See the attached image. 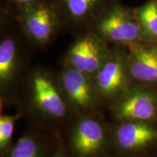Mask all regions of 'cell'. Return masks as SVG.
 Wrapping results in <instances>:
<instances>
[{"label": "cell", "mask_w": 157, "mask_h": 157, "mask_svg": "<svg viewBox=\"0 0 157 157\" xmlns=\"http://www.w3.org/2000/svg\"><path fill=\"white\" fill-rule=\"evenodd\" d=\"M18 7L20 23L25 34L37 44H48L63 21L56 2L37 0Z\"/></svg>", "instance_id": "1"}, {"label": "cell", "mask_w": 157, "mask_h": 157, "mask_svg": "<svg viewBox=\"0 0 157 157\" xmlns=\"http://www.w3.org/2000/svg\"><path fill=\"white\" fill-rule=\"evenodd\" d=\"M31 84L33 101L39 111L54 119H61L66 115L67 107L64 99L47 75L36 72Z\"/></svg>", "instance_id": "8"}, {"label": "cell", "mask_w": 157, "mask_h": 157, "mask_svg": "<svg viewBox=\"0 0 157 157\" xmlns=\"http://www.w3.org/2000/svg\"><path fill=\"white\" fill-rule=\"evenodd\" d=\"M115 138L122 150H140L157 140V128L150 121H122L117 128Z\"/></svg>", "instance_id": "10"}, {"label": "cell", "mask_w": 157, "mask_h": 157, "mask_svg": "<svg viewBox=\"0 0 157 157\" xmlns=\"http://www.w3.org/2000/svg\"><path fill=\"white\" fill-rule=\"evenodd\" d=\"M113 113L119 121H151L157 116L156 94L144 88H133L116 102Z\"/></svg>", "instance_id": "5"}, {"label": "cell", "mask_w": 157, "mask_h": 157, "mask_svg": "<svg viewBox=\"0 0 157 157\" xmlns=\"http://www.w3.org/2000/svg\"><path fill=\"white\" fill-rule=\"evenodd\" d=\"M40 146L34 136L25 135L18 139L9 157H39Z\"/></svg>", "instance_id": "14"}, {"label": "cell", "mask_w": 157, "mask_h": 157, "mask_svg": "<svg viewBox=\"0 0 157 157\" xmlns=\"http://www.w3.org/2000/svg\"><path fill=\"white\" fill-rule=\"evenodd\" d=\"M142 40L157 42V0H150L135 10Z\"/></svg>", "instance_id": "13"}, {"label": "cell", "mask_w": 157, "mask_h": 157, "mask_svg": "<svg viewBox=\"0 0 157 157\" xmlns=\"http://www.w3.org/2000/svg\"><path fill=\"white\" fill-rule=\"evenodd\" d=\"M98 95L108 101H118L128 91L129 74L127 56L121 51L111 52L105 63L95 75Z\"/></svg>", "instance_id": "3"}, {"label": "cell", "mask_w": 157, "mask_h": 157, "mask_svg": "<svg viewBox=\"0 0 157 157\" xmlns=\"http://www.w3.org/2000/svg\"><path fill=\"white\" fill-rule=\"evenodd\" d=\"M103 41L94 33L78 38L68 51L66 66L90 76L95 75L111 54Z\"/></svg>", "instance_id": "4"}, {"label": "cell", "mask_w": 157, "mask_h": 157, "mask_svg": "<svg viewBox=\"0 0 157 157\" xmlns=\"http://www.w3.org/2000/svg\"><path fill=\"white\" fill-rule=\"evenodd\" d=\"M94 23L103 40L127 46L142 40L135 10L119 4H111Z\"/></svg>", "instance_id": "2"}, {"label": "cell", "mask_w": 157, "mask_h": 157, "mask_svg": "<svg viewBox=\"0 0 157 157\" xmlns=\"http://www.w3.org/2000/svg\"><path fill=\"white\" fill-rule=\"evenodd\" d=\"M10 1L12 2L13 3L16 4L17 6H21L25 5V4L37 1V0H10Z\"/></svg>", "instance_id": "16"}, {"label": "cell", "mask_w": 157, "mask_h": 157, "mask_svg": "<svg viewBox=\"0 0 157 157\" xmlns=\"http://www.w3.org/2000/svg\"><path fill=\"white\" fill-rule=\"evenodd\" d=\"M17 116L2 115L0 117V148L5 150L11 143Z\"/></svg>", "instance_id": "15"}, {"label": "cell", "mask_w": 157, "mask_h": 157, "mask_svg": "<svg viewBox=\"0 0 157 157\" xmlns=\"http://www.w3.org/2000/svg\"><path fill=\"white\" fill-rule=\"evenodd\" d=\"M63 91L74 109L87 111L95 106L98 93L90 75L66 66L60 75Z\"/></svg>", "instance_id": "6"}, {"label": "cell", "mask_w": 157, "mask_h": 157, "mask_svg": "<svg viewBox=\"0 0 157 157\" xmlns=\"http://www.w3.org/2000/svg\"><path fill=\"white\" fill-rule=\"evenodd\" d=\"M106 137V131L101 121L93 117H84L74 126L71 144L79 156L90 157L103 148Z\"/></svg>", "instance_id": "7"}, {"label": "cell", "mask_w": 157, "mask_h": 157, "mask_svg": "<svg viewBox=\"0 0 157 157\" xmlns=\"http://www.w3.org/2000/svg\"><path fill=\"white\" fill-rule=\"evenodd\" d=\"M53 157H68V156H66V155H65L62 151H59Z\"/></svg>", "instance_id": "17"}, {"label": "cell", "mask_w": 157, "mask_h": 157, "mask_svg": "<svg viewBox=\"0 0 157 157\" xmlns=\"http://www.w3.org/2000/svg\"><path fill=\"white\" fill-rule=\"evenodd\" d=\"M128 47L127 66L130 76L143 83H156L157 45L137 42Z\"/></svg>", "instance_id": "9"}, {"label": "cell", "mask_w": 157, "mask_h": 157, "mask_svg": "<svg viewBox=\"0 0 157 157\" xmlns=\"http://www.w3.org/2000/svg\"><path fill=\"white\" fill-rule=\"evenodd\" d=\"M111 0H55L63 20L71 24L95 23Z\"/></svg>", "instance_id": "11"}, {"label": "cell", "mask_w": 157, "mask_h": 157, "mask_svg": "<svg viewBox=\"0 0 157 157\" xmlns=\"http://www.w3.org/2000/svg\"><path fill=\"white\" fill-rule=\"evenodd\" d=\"M17 67L16 43L6 37L0 44V82L2 85L8 84L14 77Z\"/></svg>", "instance_id": "12"}]
</instances>
